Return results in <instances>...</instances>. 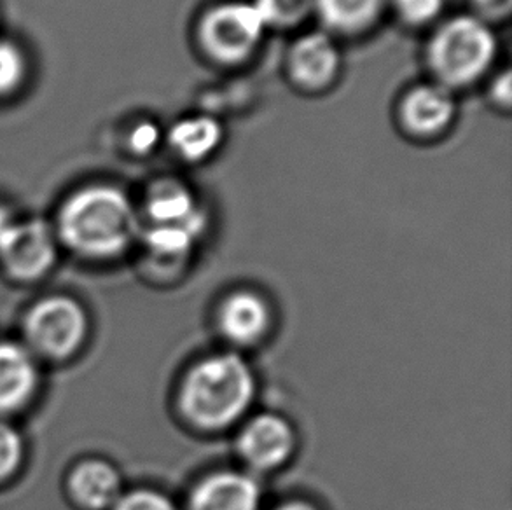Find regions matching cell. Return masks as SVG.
<instances>
[{
  "instance_id": "1",
  "label": "cell",
  "mask_w": 512,
  "mask_h": 510,
  "mask_svg": "<svg viewBox=\"0 0 512 510\" xmlns=\"http://www.w3.org/2000/svg\"><path fill=\"white\" fill-rule=\"evenodd\" d=\"M62 249L88 262L116 261L142 233V219L132 198L112 184H90L69 194L55 222Z\"/></svg>"
},
{
  "instance_id": "2",
  "label": "cell",
  "mask_w": 512,
  "mask_h": 510,
  "mask_svg": "<svg viewBox=\"0 0 512 510\" xmlns=\"http://www.w3.org/2000/svg\"><path fill=\"white\" fill-rule=\"evenodd\" d=\"M256 376L238 353H217L196 362L179 388L180 413L193 427L224 430L249 411Z\"/></svg>"
},
{
  "instance_id": "3",
  "label": "cell",
  "mask_w": 512,
  "mask_h": 510,
  "mask_svg": "<svg viewBox=\"0 0 512 510\" xmlns=\"http://www.w3.org/2000/svg\"><path fill=\"white\" fill-rule=\"evenodd\" d=\"M499 41L492 25L469 14L444 21L427 42V67L437 84L455 91L479 83L493 69Z\"/></svg>"
},
{
  "instance_id": "4",
  "label": "cell",
  "mask_w": 512,
  "mask_h": 510,
  "mask_svg": "<svg viewBox=\"0 0 512 510\" xmlns=\"http://www.w3.org/2000/svg\"><path fill=\"white\" fill-rule=\"evenodd\" d=\"M90 315L76 297L53 294L35 301L21 320V343L39 362H67L90 338Z\"/></svg>"
},
{
  "instance_id": "5",
  "label": "cell",
  "mask_w": 512,
  "mask_h": 510,
  "mask_svg": "<svg viewBox=\"0 0 512 510\" xmlns=\"http://www.w3.org/2000/svg\"><path fill=\"white\" fill-rule=\"evenodd\" d=\"M266 30L254 2L228 0L208 7L201 14L196 39L210 62L236 67L256 55Z\"/></svg>"
},
{
  "instance_id": "6",
  "label": "cell",
  "mask_w": 512,
  "mask_h": 510,
  "mask_svg": "<svg viewBox=\"0 0 512 510\" xmlns=\"http://www.w3.org/2000/svg\"><path fill=\"white\" fill-rule=\"evenodd\" d=\"M60 249L53 224L42 219L14 221L0 245V269L13 282H39L55 268Z\"/></svg>"
},
{
  "instance_id": "7",
  "label": "cell",
  "mask_w": 512,
  "mask_h": 510,
  "mask_svg": "<svg viewBox=\"0 0 512 510\" xmlns=\"http://www.w3.org/2000/svg\"><path fill=\"white\" fill-rule=\"evenodd\" d=\"M341 49L336 37L324 30L299 35L287 51V76L298 90L306 93L326 91L340 77Z\"/></svg>"
},
{
  "instance_id": "8",
  "label": "cell",
  "mask_w": 512,
  "mask_h": 510,
  "mask_svg": "<svg viewBox=\"0 0 512 510\" xmlns=\"http://www.w3.org/2000/svg\"><path fill=\"white\" fill-rule=\"evenodd\" d=\"M457 111L455 93L432 81L416 84L402 95L397 119L409 137L429 140L450 130Z\"/></svg>"
},
{
  "instance_id": "9",
  "label": "cell",
  "mask_w": 512,
  "mask_h": 510,
  "mask_svg": "<svg viewBox=\"0 0 512 510\" xmlns=\"http://www.w3.org/2000/svg\"><path fill=\"white\" fill-rule=\"evenodd\" d=\"M41 385V362L20 339L0 338V420L32 406Z\"/></svg>"
},
{
  "instance_id": "10",
  "label": "cell",
  "mask_w": 512,
  "mask_h": 510,
  "mask_svg": "<svg viewBox=\"0 0 512 510\" xmlns=\"http://www.w3.org/2000/svg\"><path fill=\"white\" fill-rule=\"evenodd\" d=\"M236 448L250 469L270 472L291 460L296 449V434L291 423L282 416L259 414L242 428Z\"/></svg>"
},
{
  "instance_id": "11",
  "label": "cell",
  "mask_w": 512,
  "mask_h": 510,
  "mask_svg": "<svg viewBox=\"0 0 512 510\" xmlns=\"http://www.w3.org/2000/svg\"><path fill=\"white\" fill-rule=\"evenodd\" d=\"M142 212L149 226H184L198 236L207 222L193 189L173 177H161L147 187Z\"/></svg>"
},
{
  "instance_id": "12",
  "label": "cell",
  "mask_w": 512,
  "mask_h": 510,
  "mask_svg": "<svg viewBox=\"0 0 512 510\" xmlns=\"http://www.w3.org/2000/svg\"><path fill=\"white\" fill-rule=\"evenodd\" d=\"M65 491L77 510H111L125 493L118 469L102 458L77 462L67 474Z\"/></svg>"
},
{
  "instance_id": "13",
  "label": "cell",
  "mask_w": 512,
  "mask_h": 510,
  "mask_svg": "<svg viewBox=\"0 0 512 510\" xmlns=\"http://www.w3.org/2000/svg\"><path fill=\"white\" fill-rule=\"evenodd\" d=\"M261 488L243 472H215L194 486L189 510H259Z\"/></svg>"
},
{
  "instance_id": "14",
  "label": "cell",
  "mask_w": 512,
  "mask_h": 510,
  "mask_svg": "<svg viewBox=\"0 0 512 510\" xmlns=\"http://www.w3.org/2000/svg\"><path fill=\"white\" fill-rule=\"evenodd\" d=\"M217 324L229 343L236 346L257 345L270 331V306L257 294L236 292L221 304Z\"/></svg>"
},
{
  "instance_id": "15",
  "label": "cell",
  "mask_w": 512,
  "mask_h": 510,
  "mask_svg": "<svg viewBox=\"0 0 512 510\" xmlns=\"http://www.w3.org/2000/svg\"><path fill=\"white\" fill-rule=\"evenodd\" d=\"M388 0H313V14L333 37L366 34L387 9Z\"/></svg>"
},
{
  "instance_id": "16",
  "label": "cell",
  "mask_w": 512,
  "mask_h": 510,
  "mask_svg": "<svg viewBox=\"0 0 512 510\" xmlns=\"http://www.w3.org/2000/svg\"><path fill=\"white\" fill-rule=\"evenodd\" d=\"M168 147L186 163H203L221 149L224 126L208 114L187 116L175 123L167 133Z\"/></svg>"
},
{
  "instance_id": "17",
  "label": "cell",
  "mask_w": 512,
  "mask_h": 510,
  "mask_svg": "<svg viewBox=\"0 0 512 510\" xmlns=\"http://www.w3.org/2000/svg\"><path fill=\"white\" fill-rule=\"evenodd\" d=\"M147 259L161 269L179 268L189 259L198 235L184 226H149L142 229Z\"/></svg>"
},
{
  "instance_id": "18",
  "label": "cell",
  "mask_w": 512,
  "mask_h": 510,
  "mask_svg": "<svg viewBox=\"0 0 512 510\" xmlns=\"http://www.w3.org/2000/svg\"><path fill=\"white\" fill-rule=\"evenodd\" d=\"M263 16L264 25L277 30H292L313 14V0H252Z\"/></svg>"
},
{
  "instance_id": "19",
  "label": "cell",
  "mask_w": 512,
  "mask_h": 510,
  "mask_svg": "<svg viewBox=\"0 0 512 510\" xmlns=\"http://www.w3.org/2000/svg\"><path fill=\"white\" fill-rule=\"evenodd\" d=\"M27 456V444L20 430L9 420H0V486L20 474Z\"/></svg>"
},
{
  "instance_id": "20",
  "label": "cell",
  "mask_w": 512,
  "mask_h": 510,
  "mask_svg": "<svg viewBox=\"0 0 512 510\" xmlns=\"http://www.w3.org/2000/svg\"><path fill=\"white\" fill-rule=\"evenodd\" d=\"M28 63L23 49L11 41H0V98L20 90L27 77Z\"/></svg>"
},
{
  "instance_id": "21",
  "label": "cell",
  "mask_w": 512,
  "mask_h": 510,
  "mask_svg": "<svg viewBox=\"0 0 512 510\" xmlns=\"http://www.w3.org/2000/svg\"><path fill=\"white\" fill-rule=\"evenodd\" d=\"M397 18L408 27L422 28L441 16L444 0H388Z\"/></svg>"
},
{
  "instance_id": "22",
  "label": "cell",
  "mask_w": 512,
  "mask_h": 510,
  "mask_svg": "<svg viewBox=\"0 0 512 510\" xmlns=\"http://www.w3.org/2000/svg\"><path fill=\"white\" fill-rule=\"evenodd\" d=\"M111 510H179L170 498L153 490L123 493Z\"/></svg>"
},
{
  "instance_id": "23",
  "label": "cell",
  "mask_w": 512,
  "mask_h": 510,
  "mask_svg": "<svg viewBox=\"0 0 512 510\" xmlns=\"http://www.w3.org/2000/svg\"><path fill=\"white\" fill-rule=\"evenodd\" d=\"M163 131L154 121H140L128 135V147L137 156L153 154L160 147Z\"/></svg>"
},
{
  "instance_id": "24",
  "label": "cell",
  "mask_w": 512,
  "mask_h": 510,
  "mask_svg": "<svg viewBox=\"0 0 512 510\" xmlns=\"http://www.w3.org/2000/svg\"><path fill=\"white\" fill-rule=\"evenodd\" d=\"M472 16H476L488 25L506 21L511 16L512 0H469Z\"/></svg>"
},
{
  "instance_id": "25",
  "label": "cell",
  "mask_w": 512,
  "mask_h": 510,
  "mask_svg": "<svg viewBox=\"0 0 512 510\" xmlns=\"http://www.w3.org/2000/svg\"><path fill=\"white\" fill-rule=\"evenodd\" d=\"M490 98H492V104L497 105L499 109H504V111L511 109L512 86L509 70L500 72L499 76L493 79L492 86H490Z\"/></svg>"
},
{
  "instance_id": "26",
  "label": "cell",
  "mask_w": 512,
  "mask_h": 510,
  "mask_svg": "<svg viewBox=\"0 0 512 510\" xmlns=\"http://www.w3.org/2000/svg\"><path fill=\"white\" fill-rule=\"evenodd\" d=\"M14 221L16 219L11 214V210L0 205V245L6 240L7 233H9V229L13 228Z\"/></svg>"
},
{
  "instance_id": "27",
  "label": "cell",
  "mask_w": 512,
  "mask_h": 510,
  "mask_svg": "<svg viewBox=\"0 0 512 510\" xmlns=\"http://www.w3.org/2000/svg\"><path fill=\"white\" fill-rule=\"evenodd\" d=\"M275 510H319L315 509L313 505L306 504V502H287V504L280 505Z\"/></svg>"
}]
</instances>
